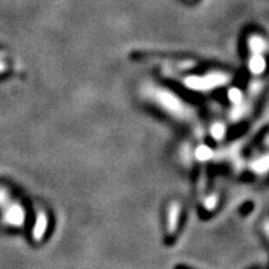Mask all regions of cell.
<instances>
[{
  "mask_svg": "<svg viewBox=\"0 0 269 269\" xmlns=\"http://www.w3.org/2000/svg\"><path fill=\"white\" fill-rule=\"evenodd\" d=\"M179 218H181V203L177 201L172 202L168 206L167 211V239H173L177 232Z\"/></svg>",
  "mask_w": 269,
  "mask_h": 269,
  "instance_id": "1",
  "label": "cell"
},
{
  "mask_svg": "<svg viewBox=\"0 0 269 269\" xmlns=\"http://www.w3.org/2000/svg\"><path fill=\"white\" fill-rule=\"evenodd\" d=\"M161 101H158L164 107L171 109V110L177 111L176 109H178V106L182 107V102H178V99L176 96H173L172 94H167V92H161V96H159Z\"/></svg>",
  "mask_w": 269,
  "mask_h": 269,
  "instance_id": "2",
  "label": "cell"
},
{
  "mask_svg": "<svg viewBox=\"0 0 269 269\" xmlns=\"http://www.w3.org/2000/svg\"><path fill=\"white\" fill-rule=\"evenodd\" d=\"M175 269H195V268L189 267V265H184V264H178V265H176Z\"/></svg>",
  "mask_w": 269,
  "mask_h": 269,
  "instance_id": "3",
  "label": "cell"
}]
</instances>
